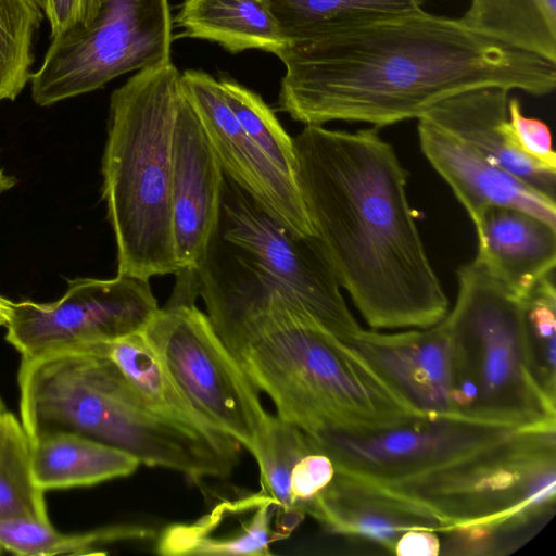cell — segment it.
Segmentation results:
<instances>
[{"instance_id":"obj_1","label":"cell","mask_w":556,"mask_h":556,"mask_svg":"<svg viewBox=\"0 0 556 556\" xmlns=\"http://www.w3.org/2000/svg\"><path fill=\"white\" fill-rule=\"evenodd\" d=\"M279 109L305 125L384 127L418 119L455 94L483 87L534 97L556 87V62L492 39L459 18L419 9L287 46Z\"/></svg>"},{"instance_id":"obj_2","label":"cell","mask_w":556,"mask_h":556,"mask_svg":"<svg viewBox=\"0 0 556 556\" xmlns=\"http://www.w3.org/2000/svg\"><path fill=\"white\" fill-rule=\"evenodd\" d=\"M292 140L314 236L370 329L440 323L448 299L408 202V173L379 128L305 125Z\"/></svg>"},{"instance_id":"obj_3","label":"cell","mask_w":556,"mask_h":556,"mask_svg":"<svg viewBox=\"0 0 556 556\" xmlns=\"http://www.w3.org/2000/svg\"><path fill=\"white\" fill-rule=\"evenodd\" d=\"M277 415L308 437L362 435L417 417L349 342L296 313L280 295L222 340Z\"/></svg>"},{"instance_id":"obj_4","label":"cell","mask_w":556,"mask_h":556,"mask_svg":"<svg viewBox=\"0 0 556 556\" xmlns=\"http://www.w3.org/2000/svg\"><path fill=\"white\" fill-rule=\"evenodd\" d=\"M189 273L220 340L262 313L274 295L345 342L363 329L316 237L285 226L225 174L216 227Z\"/></svg>"},{"instance_id":"obj_5","label":"cell","mask_w":556,"mask_h":556,"mask_svg":"<svg viewBox=\"0 0 556 556\" xmlns=\"http://www.w3.org/2000/svg\"><path fill=\"white\" fill-rule=\"evenodd\" d=\"M181 73L172 60L136 72L110 98L102 198L117 275H177L172 225L173 141Z\"/></svg>"},{"instance_id":"obj_6","label":"cell","mask_w":556,"mask_h":556,"mask_svg":"<svg viewBox=\"0 0 556 556\" xmlns=\"http://www.w3.org/2000/svg\"><path fill=\"white\" fill-rule=\"evenodd\" d=\"M458 290L443 318L451 339L459 418L515 430H555L556 400L530 362L521 299L477 260L457 270Z\"/></svg>"},{"instance_id":"obj_7","label":"cell","mask_w":556,"mask_h":556,"mask_svg":"<svg viewBox=\"0 0 556 556\" xmlns=\"http://www.w3.org/2000/svg\"><path fill=\"white\" fill-rule=\"evenodd\" d=\"M445 525L488 539L529 530L554 509L556 430L516 431L447 466L395 484Z\"/></svg>"},{"instance_id":"obj_8","label":"cell","mask_w":556,"mask_h":556,"mask_svg":"<svg viewBox=\"0 0 556 556\" xmlns=\"http://www.w3.org/2000/svg\"><path fill=\"white\" fill-rule=\"evenodd\" d=\"M168 0H102L85 27L51 38L30 77L36 104L49 106L170 59Z\"/></svg>"},{"instance_id":"obj_9","label":"cell","mask_w":556,"mask_h":556,"mask_svg":"<svg viewBox=\"0 0 556 556\" xmlns=\"http://www.w3.org/2000/svg\"><path fill=\"white\" fill-rule=\"evenodd\" d=\"M143 332L193 407L253 454L269 414L207 315L193 303L167 304Z\"/></svg>"},{"instance_id":"obj_10","label":"cell","mask_w":556,"mask_h":556,"mask_svg":"<svg viewBox=\"0 0 556 556\" xmlns=\"http://www.w3.org/2000/svg\"><path fill=\"white\" fill-rule=\"evenodd\" d=\"M159 311L149 280L76 278L54 302H13L5 339L22 357L77 350L142 331Z\"/></svg>"},{"instance_id":"obj_11","label":"cell","mask_w":556,"mask_h":556,"mask_svg":"<svg viewBox=\"0 0 556 556\" xmlns=\"http://www.w3.org/2000/svg\"><path fill=\"white\" fill-rule=\"evenodd\" d=\"M516 431L458 417H417L377 432L311 438L337 469L383 484L429 473L492 446Z\"/></svg>"},{"instance_id":"obj_12","label":"cell","mask_w":556,"mask_h":556,"mask_svg":"<svg viewBox=\"0 0 556 556\" xmlns=\"http://www.w3.org/2000/svg\"><path fill=\"white\" fill-rule=\"evenodd\" d=\"M180 84L224 174L285 226L314 236L296 181L279 172L247 135L219 80L188 70L181 73Z\"/></svg>"},{"instance_id":"obj_13","label":"cell","mask_w":556,"mask_h":556,"mask_svg":"<svg viewBox=\"0 0 556 556\" xmlns=\"http://www.w3.org/2000/svg\"><path fill=\"white\" fill-rule=\"evenodd\" d=\"M351 344L420 416L457 417L453 348L443 319L399 332L362 329Z\"/></svg>"},{"instance_id":"obj_14","label":"cell","mask_w":556,"mask_h":556,"mask_svg":"<svg viewBox=\"0 0 556 556\" xmlns=\"http://www.w3.org/2000/svg\"><path fill=\"white\" fill-rule=\"evenodd\" d=\"M223 181L219 161L182 91L172 170V225L179 273L193 271L206 250L218 219Z\"/></svg>"},{"instance_id":"obj_15","label":"cell","mask_w":556,"mask_h":556,"mask_svg":"<svg viewBox=\"0 0 556 556\" xmlns=\"http://www.w3.org/2000/svg\"><path fill=\"white\" fill-rule=\"evenodd\" d=\"M417 134L421 152L464 206L476 231L493 206L525 211L556 227L555 199L494 165L470 144L422 116Z\"/></svg>"},{"instance_id":"obj_16","label":"cell","mask_w":556,"mask_h":556,"mask_svg":"<svg viewBox=\"0 0 556 556\" xmlns=\"http://www.w3.org/2000/svg\"><path fill=\"white\" fill-rule=\"evenodd\" d=\"M306 515L334 533L369 540L389 553L406 531L445 530L444 522L418 501L337 468L329 484L307 506Z\"/></svg>"},{"instance_id":"obj_17","label":"cell","mask_w":556,"mask_h":556,"mask_svg":"<svg viewBox=\"0 0 556 556\" xmlns=\"http://www.w3.org/2000/svg\"><path fill=\"white\" fill-rule=\"evenodd\" d=\"M508 100L507 89L477 88L441 101L421 116L470 144L494 165L555 199L556 170L526 156L509 136Z\"/></svg>"},{"instance_id":"obj_18","label":"cell","mask_w":556,"mask_h":556,"mask_svg":"<svg viewBox=\"0 0 556 556\" xmlns=\"http://www.w3.org/2000/svg\"><path fill=\"white\" fill-rule=\"evenodd\" d=\"M475 260L519 299L554 274L556 227L525 211L490 207L476 231Z\"/></svg>"},{"instance_id":"obj_19","label":"cell","mask_w":556,"mask_h":556,"mask_svg":"<svg viewBox=\"0 0 556 556\" xmlns=\"http://www.w3.org/2000/svg\"><path fill=\"white\" fill-rule=\"evenodd\" d=\"M85 348L108 356L150 410L239 453L241 445L211 425L181 393L143 330Z\"/></svg>"},{"instance_id":"obj_20","label":"cell","mask_w":556,"mask_h":556,"mask_svg":"<svg viewBox=\"0 0 556 556\" xmlns=\"http://www.w3.org/2000/svg\"><path fill=\"white\" fill-rule=\"evenodd\" d=\"M31 471L43 490L87 486L131 475L132 455L97 440L60 432L31 442Z\"/></svg>"},{"instance_id":"obj_21","label":"cell","mask_w":556,"mask_h":556,"mask_svg":"<svg viewBox=\"0 0 556 556\" xmlns=\"http://www.w3.org/2000/svg\"><path fill=\"white\" fill-rule=\"evenodd\" d=\"M176 22L185 36L231 53L260 49L277 55L288 46L266 0H184Z\"/></svg>"},{"instance_id":"obj_22","label":"cell","mask_w":556,"mask_h":556,"mask_svg":"<svg viewBox=\"0 0 556 556\" xmlns=\"http://www.w3.org/2000/svg\"><path fill=\"white\" fill-rule=\"evenodd\" d=\"M468 28L556 62V0H470Z\"/></svg>"},{"instance_id":"obj_23","label":"cell","mask_w":556,"mask_h":556,"mask_svg":"<svg viewBox=\"0 0 556 556\" xmlns=\"http://www.w3.org/2000/svg\"><path fill=\"white\" fill-rule=\"evenodd\" d=\"M288 46L381 16L422 9L425 0H266Z\"/></svg>"},{"instance_id":"obj_24","label":"cell","mask_w":556,"mask_h":556,"mask_svg":"<svg viewBox=\"0 0 556 556\" xmlns=\"http://www.w3.org/2000/svg\"><path fill=\"white\" fill-rule=\"evenodd\" d=\"M315 448L311 438L278 415H269L252 454L260 468L261 491L276 503L275 530L279 540L303 520L293 510L289 495L290 473L295 462Z\"/></svg>"},{"instance_id":"obj_25","label":"cell","mask_w":556,"mask_h":556,"mask_svg":"<svg viewBox=\"0 0 556 556\" xmlns=\"http://www.w3.org/2000/svg\"><path fill=\"white\" fill-rule=\"evenodd\" d=\"M154 532L138 525H114L83 533H62L50 522L29 519L0 521V552L16 555L105 554L98 548L115 542L147 540Z\"/></svg>"},{"instance_id":"obj_26","label":"cell","mask_w":556,"mask_h":556,"mask_svg":"<svg viewBox=\"0 0 556 556\" xmlns=\"http://www.w3.org/2000/svg\"><path fill=\"white\" fill-rule=\"evenodd\" d=\"M31 442L22 422L0 413V521L29 519L50 522L45 491L31 471Z\"/></svg>"},{"instance_id":"obj_27","label":"cell","mask_w":556,"mask_h":556,"mask_svg":"<svg viewBox=\"0 0 556 556\" xmlns=\"http://www.w3.org/2000/svg\"><path fill=\"white\" fill-rule=\"evenodd\" d=\"M42 11L35 0H0V101L15 100L30 81Z\"/></svg>"},{"instance_id":"obj_28","label":"cell","mask_w":556,"mask_h":556,"mask_svg":"<svg viewBox=\"0 0 556 556\" xmlns=\"http://www.w3.org/2000/svg\"><path fill=\"white\" fill-rule=\"evenodd\" d=\"M218 80L228 104L247 135L279 172L296 181L293 140L271 109L260 94L235 79L222 76Z\"/></svg>"},{"instance_id":"obj_29","label":"cell","mask_w":556,"mask_h":556,"mask_svg":"<svg viewBox=\"0 0 556 556\" xmlns=\"http://www.w3.org/2000/svg\"><path fill=\"white\" fill-rule=\"evenodd\" d=\"M525 326L533 374L556 400V290L554 274L541 279L523 298Z\"/></svg>"},{"instance_id":"obj_30","label":"cell","mask_w":556,"mask_h":556,"mask_svg":"<svg viewBox=\"0 0 556 556\" xmlns=\"http://www.w3.org/2000/svg\"><path fill=\"white\" fill-rule=\"evenodd\" d=\"M334 472L333 462L316 446L295 462L290 473L289 495L300 518L304 519L307 506L329 484Z\"/></svg>"},{"instance_id":"obj_31","label":"cell","mask_w":556,"mask_h":556,"mask_svg":"<svg viewBox=\"0 0 556 556\" xmlns=\"http://www.w3.org/2000/svg\"><path fill=\"white\" fill-rule=\"evenodd\" d=\"M507 115L508 131L515 147L534 162L556 170L548 126L538 118L525 116L517 98H509Z\"/></svg>"},{"instance_id":"obj_32","label":"cell","mask_w":556,"mask_h":556,"mask_svg":"<svg viewBox=\"0 0 556 556\" xmlns=\"http://www.w3.org/2000/svg\"><path fill=\"white\" fill-rule=\"evenodd\" d=\"M102 0H45L43 13L50 38L87 26L97 15Z\"/></svg>"},{"instance_id":"obj_33","label":"cell","mask_w":556,"mask_h":556,"mask_svg":"<svg viewBox=\"0 0 556 556\" xmlns=\"http://www.w3.org/2000/svg\"><path fill=\"white\" fill-rule=\"evenodd\" d=\"M392 554L399 556H438L441 540L435 531L413 529L404 532L395 542Z\"/></svg>"},{"instance_id":"obj_34","label":"cell","mask_w":556,"mask_h":556,"mask_svg":"<svg viewBox=\"0 0 556 556\" xmlns=\"http://www.w3.org/2000/svg\"><path fill=\"white\" fill-rule=\"evenodd\" d=\"M13 302L0 295V326H5L12 312Z\"/></svg>"},{"instance_id":"obj_35","label":"cell","mask_w":556,"mask_h":556,"mask_svg":"<svg viewBox=\"0 0 556 556\" xmlns=\"http://www.w3.org/2000/svg\"><path fill=\"white\" fill-rule=\"evenodd\" d=\"M15 185V179L12 176L7 175L0 167V193L9 190Z\"/></svg>"},{"instance_id":"obj_36","label":"cell","mask_w":556,"mask_h":556,"mask_svg":"<svg viewBox=\"0 0 556 556\" xmlns=\"http://www.w3.org/2000/svg\"><path fill=\"white\" fill-rule=\"evenodd\" d=\"M4 410H7V409H5V405H4L3 401H2V400H1V397H0V413H2V412H4Z\"/></svg>"},{"instance_id":"obj_37","label":"cell","mask_w":556,"mask_h":556,"mask_svg":"<svg viewBox=\"0 0 556 556\" xmlns=\"http://www.w3.org/2000/svg\"><path fill=\"white\" fill-rule=\"evenodd\" d=\"M39 5L40 8L43 10L45 8V0H35Z\"/></svg>"}]
</instances>
